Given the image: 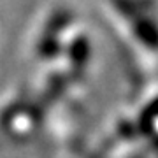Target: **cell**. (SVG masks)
Masks as SVG:
<instances>
[{"instance_id": "obj_1", "label": "cell", "mask_w": 158, "mask_h": 158, "mask_svg": "<svg viewBox=\"0 0 158 158\" xmlns=\"http://www.w3.org/2000/svg\"><path fill=\"white\" fill-rule=\"evenodd\" d=\"M137 35H139L146 44H151V46L158 44V32L155 30L153 25H149V23H142L141 27L137 28Z\"/></svg>"}]
</instances>
